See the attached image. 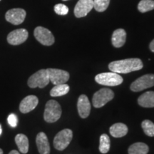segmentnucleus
<instances>
[{"label": "nucleus", "instance_id": "5", "mask_svg": "<svg viewBox=\"0 0 154 154\" xmlns=\"http://www.w3.org/2000/svg\"><path fill=\"white\" fill-rule=\"evenodd\" d=\"M114 97V93L110 88H103L94 94L92 103L95 108H101L111 101Z\"/></svg>", "mask_w": 154, "mask_h": 154}, {"label": "nucleus", "instance_id": "20", "mask_svg": "<svg viewBox=\"0 0 154 154\" xmlns=\"http://www.w3.org/2000/svg\"><path fill=\"white\" fill-rule=\"evenodd\" d=\"M149 146L144 143H135L128 148V154H147L149 153Z\"/></svg>", "mask_w": 154, "mask_h": 154}, {"label": "nucleus", "instance_id": "10", "mask_svg": "<svg viewBox=\"0 0 154 154\" xmlns=\"http://www.w3.org/2000/svg\"><path fill=\"white\" fill-rule=\"evenodd\" d=\"M26 11L23 9H11L6 13L5 19L7 22L14 25L21 24L26 17Z\"/></svg>", "mask_w": 154, "mask_h": 154}, {"label": "nucleus", "instance_id": "26", "mask_svg": "<svg viewBox=\"0 0 154 154\" xmlns=\"http://www.w3.org/2000/svg\"><path fill=\"white\" fill-rule=\"evenodd\" d=\"M54 11L57 14L63 16L69 13V8L67 6L63 4H57L54 6Z\"/></svg>", "mask_w": 154, "mask_h": 154}, {"label": "nucleus", "instance_id": "23", "mask_svg": "<svg viewBox=\"0 0 154 154\" xmlns=\"http://www.w3.org/2000/svg\"><path fill=\"white\" fill-rule=\"evenodd\" d=\"M138 9L140 12L145 13L154 9L153 0H141L138 5Z\"/></svg>", "mask_w": 154, "mask_h": 154}, {"label": "nucleus", "instance_id": "18", "mask_svg": "<svg viewBox=\"0 0 154 154\" xmlns=\"http://www.w3.org/2000/svg\"><path fill=\"white\" fill-rule=\"evenodd\" d=\"M128 127L122 123H116L110 127V134L114 138H121L126 136L128 133Z\"/></svg>", "mask_w": 154, "mask_h": 154}, {"label": "nucleus", "instance_id": "24", "mask_svg": "<svg viewBox=\"0 0 154 154\" xmlns=\"http://www.w3.org/2000/svg\"><path fill=\"white\" fill-rule=\"evenodd\" d=\"M142 128L146 135L150 137L154 136V124L150 120H144L141 124Z\"/></svg>", "mask_w": 154, "mask_h": 154}, {"label": "nucleus", "instance_id": "13", "mask_svg": "<svg viewBox=\"0 0 154 154\" xmlns=\"http://www.w3.org/2000/svg\"><path fill=\"white\" fill-rule=\"evenodd\" d=\"M77 109L81 118L85 119L89 116L91 112V103L87 96L84 94H82L79 97Z\"/></svg>", "mask_w": 154, "mask_h": 154}, {"label": "nucleus", "instance_id": "17", "mask_svg": "<svg viewBox=\"0 0 154 154\" xmlns=\"http://www.w3.org/2000/svg\"><path fill=\"white\" fill-rule=\"evenodd\" d=\"M138 103L142 107H154V91H147L140 95L138 99Z\"/></svg>", "mask_w": 154, "mask_h": 154}, {"label": "nucleus", "instance_id": "7", "mask_svg": "<svg viewBox=\"0 0 154 154\" xmlns=\"http://www.w3.org/2000/svg\"><path fill=\"white\" fill-rule=\"evenodd\" d=\"M154 86V74H146L139 77L131 85V90L134 92L141 91Z\"/></svg>", "mask_w": 154, "mask_h": 154}, {"label": "nucleus", "instance_id": "27", "mask_svg": "<svg viewBox=\"0 0 154 154\" xmlns=\"http://www.w3.org/2000/svg\"><path fill=\"white\" fill-rule=\"evenodd\" d=\"M8 123L11 127H16L17 126V118L14 114H10L9 116L8 119Z\"/></svg>", "mask_w": 154, "mask_h": 154}, {"label": "nucleus", "instance_id": "3", "mask_svg": "<svg viewBox=\"0 0 154 154\" xmlns=\"http://www.w3.org/2000/svg\"><path fill=\"white\" fill-rule=\"evenodd\" d=\"M95 81L103 86H116L122 84L124 79L119 74L111 72L97 74L95 76Z\"/></svg>", "mask_w": 154, "mask_h": 154}, {"label": "nucleus", "instance_id": "4", "mask_svg": "<svg viewBox=\"0 0 154 154\" xmlns=\"http://www.w3.org/2000/svg\"><path fill=\"white\" fill-rule=\"evenodd\" d=\"M49 82V77L47 69H41L29 78L27 84L30 88H44Z\"/></svg>", "mask_w": 154, "mask_h": 154}, {"label": "nucleus", "instance_id": "30", "mask_svg": "<svg viewBox=\"0 0 154 154\" xmlns=\"http://www.w3.org/2000/svg\"><path fill=\"white\" fill-rule=\"evenodd\" d=\"M0 154H3V151L2 149H0Z\"/></svg>", "mask_w": 154, "mask_h": 154}, {"label": "nucleus", "instance_id": "6", "mask_svg": "<svg viewBox=\"0 0 154 154\" xmlns=\"http://www.w3.org/2000/svg\"><path fill=\"white\" fill-rule=\"evenodd\" d=\"M73 138V132L71 129L66 128L59 131L54 139V146L57 150L63 151L69 145Z\"/></svg>", "mask_w": 154, "mask_h": 154}, {"label": "nucleus", "instance_id": "22", "mask_svg": "<svg viewBox=\"0 0 154 154\" xmlns=\"http://www.w3.org/2000/svg\"><path fill=\"white\" fill-rule=\"evenodd\" d=\"M111 140L109 136L107 134H102L100 136L99 151L102 153H106L110 150Z\"/></svg>", "mask_w": 154, "mask_h": 154}, {"label": "nucleus", "instance_id": "9", "mask_svg": "<svg viewBox=\"0 0 154 154\" xmlns=\"http://www.w3.org/2000/svg\"><path fill=\"white\" fill-rule=\"evenodd\" d=\"M50 82L54 85L66 84L69 79V73L66 71L57 69H47Z\"/></svg>", "mask_w": 154, "mask_h": 154}, {"label": "nucleus", "instance_id": "21", "mask_svg": "<svg viewBox=\"0 0 154 154\" xmlns=\"http://www.w3.org/2000/svg\"><path fill=\"white\" fill-rule=\"evenodd\" d=\"M69 90H70V88H69V85H67L66 84L55 85L54 87H53L52 89L50 91V95L52 97L61 96L68 94Z\"/></svg>", "mask_w": 154, "mask_h": 154}, {"label": "nucleus", "instance_id": "28", "mask_svg": "<svg viewBox=\"0 0 154 154\" xmlns=\"http://www.w3.org/2000/svg\"><path fill=\"white\" fill-rule=\"evenodd\" d=\"M149 48H150V49H151V51H152V52L154 53V39L151 42V44H150Z\"/></svg>", "mask_w": 154, "mask_h": 154}, {"label": "nucleus", "instance_id": "1", "mask_svg": "<svg viewBox=\"0 0 154 154\" xmlns=\"http://www.w3.org/2000/svg\"><path fill=\"white\" fill-rule=\"evenodd\" d=\"M143 66V62L138 58L114 61L109 64V68L111 72L117 74H128L135 71L140 70Z\"/></svg>", "mask_w": 154, "mask_h": 154}, {"label": "nucleus", "instance_id": "16", "mask_svg": "<svg viewBox=\"0 0 154 154\" xmlns=\"http://www.w3.org/2000/svg\"><path fill=\"white\" fill-rule=\"evenodd\" d=\"M126 40V32L123 29L115 30L111 37V42L116 48H120L124 45Z\"/></svg>", "mask_w": 154, "mask_h": 154}, {"label": "nucleus", "instance_id": "12", "mask_svg": "<svg viewBox=\"0 0 154 154\" xmlns=\"http://www.w3.org/2000/svg\"><path fill=\"white\" fill-rule=\"evenodd\" d=\"M94 7V0H79L74 7V15L81 18L87 15Z\"/></svg>", "mask_w": 154, "mask_h": 154}, {"label": "nucleus", "instance_id": "15", "mask_svg": "<svg viewBox=\"0 0 154 154\" xmlns=\"http://www.w3.org/2000/svg\"><path fill=\"white\" fill-rule=\"evenodd\" d=\"M36 143L40 154H49L50 145L47 135L44 132L38 133L36 138Z\"/></svg>", "mask_w": 154, "mask_h": 154}, {"label": "nucleus", "instance_id": "11", "mask_svg": "<svg viewBox=\"0 0 154 154\" xmlns=\"http://www.w3.org/2000/svg\"><path fill=\"white\" fill-rule=\"evenodd\" d=\"M29 36L27 30L19 29L12 31L7 36V42L11 45H19L26 41Z\"/></svg>", "mask_w": 154, "mask_h": 154}, {"label": "nucleus", "instance_id": "19", "mask_svg": "<svg viewBox=\"0 0 154 154\" xmlns=\"http://www.w3.org/2000/svg\"><path fill=\"white\" fill-rule=\"evenodd\" d=\"M15 142L19 151L22 153H26L29 151V139L26 135L19 134L15 137Z\"/></svg>", "mask_w": 154, "mask_h": 154}, {"label": "nucleus", "instance_id": "14", "mask_svg": "<svg viewBox=\"0 0 154 154\" xmlns=\"http://www.w3.org/2000/svg\"><path fill=\"white\" fill-rule=\"evenodd\" d=\"M38 103V99L36 96H27L21 101L20 105H19V110L23 113H27L33 111L37 106Z\"/></svg>", "mask_w": 154, "mask_h": 154}, {"label": "nucleus", "instance_id": "32", "mask_svg": "<svg viewBox=\"0 0 154 154\" xmlns=\"http://www.w3.org/2000/svg\"><path fill=\"white\" fill-rule=\"evenodd\" d=\"M63 1H68V0H63Z\"/></svg>", "mask_w": 154, "mask_h": 154}, {"label": "nucleus", "instance_id": "2", "mask_svg": "<svg viewBox=\"0 0 154 154\" xmlns=\"http://www.w3.org/2000/svg\"><path fill=\"white\" fill-rule=\"evenodd\" d=\"M61 113L62 111L60 104L55 100H49L46 103L44 119L47 123H54L60 119Z\"/></svg>", "mask_w": 154, "mask_h": 154}, {"label": "nucleus", "instance_id": "31", "mask_svg": "<svg viewBox=\"0 0 154 154\" xmlns=\"http://www.w3.org/2000/svg\"><path fill=\"white\" fill-rule=\"evenodd\" d=\"M1 134H2V127L0 126V135H1Z\"/></svg>", "mask_w": 154, "mask_h": 154}, {"label": "nucleus", "instance_id": "25", "mask_svg": "<svg viewBox=\"0 0 154 154\" xmlns=\"http://www.w3.org/2000/svg\"><path fill=\"white\" fill-rule=\"evenodd\" d=\"M110 0H94V8L99 12H103L109 7Z\"/></svg>", "mask_w": 154, "mask_h": 154}, {"label": "nucleus", "instance_id": "8", "mask_svg": "<svg viewBox=\"0 0 154 154\" xmlns=\"http://www.w3.org/2000/svg\"><path fill=\"white\" fill-rule=\"evenodd\" d=\"M36 39L44 46H51L54 43V36L48 29L37 26L34 32Z\"/></svg>", "mask_w": 154, "mask_h": 154}, {"label": "nucleus", "instance_id": "29", "mask_svg": "<svg viewBox=\"0 0 154 154\" xmlns=\"http://www.w3.org/2000/svg\"><path fill=\"white\" fill-rule=\"evenodd\" d=\"M9 154H19V153L17 151H16V150H13V151L9 152Z\"/></svg>", "mask_w": 154, "mask_h": 154}]
</instances>
